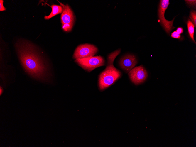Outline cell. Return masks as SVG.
<instances>
[{"label":"cell","instance_id":"obj_10","mask_svg":"<svg viewBox=\"0 0 196 147\" xmlns=\"http://www.w3.org/2000/svg\"><path fill=\"white\" fill-rule=\"evenodd\" d=\"M187 26L188 28V32L190 36L191 39L196 43L194 38V32L195 26L193 23L190 19H188L187 22Z\"/></svg>","mask_w":196,"mask_h":147},{"label":"cell","instance_id":"obj_14","mask_svg":"<svg viewBox=\"0 0 196 147\" xmlns=\"http://www.w3.org/2000/svg\"><path fill=\"white\" fill-rule=\"evenodd\" d=\"M183 29L180 27L177 28L176 31L179 34H180L183 32Z\"/></svg>","mask_w":196,"mask_h":147},{"label":"cell","instance_id":"obj_2","mask_svg":"<svg viewBox=\"0 0 196 147\" xmlns=\"http://www.w3.org/2000/svg\"><path fill=\"white\" fill-rule=\"evenodd\" d=\"M121 51V49H119L108 55L106 67L99 76V85L100 90H103L112 85L121 76V72L113 65L115 58Z\"/></svg>","mask_w":196,"mask_h":147},{"label":"cell","instance_id":"obj_13","mask_svg":"<svg viewBox=\"0 0 196 147\" xmlns=\"http://www.w3.org/2000/svg\"><path fill=\"white\" fill-rule=\"evenodd\" d=\"M4 1L3 0H0V11H5L6 9L5 8L4 6L3 3Z\"/></svg>","mask_w":196,"mask_h":147},{"label":"cell","instance_id":"obj_6","mask_svg":"<svg viewBox=\"0 0 196 147\" xmlns=\"http://www.w3.org/2000/svg\"><path fill=\"white\" fill-rule=\"evenodd\" d=\"M169 4V0H160L158 10V15L161 24L166 33L170 35V31L175 28L173 26L175 18L171 21L167 20L165 18V12Z\"/></svg>","mask_w":196,"mask_h":147},{"label":"cell","instance_id":"obj_8","mask_svg":"<svg viewBox=\"0 0 196 147\" xmlns=\"http://www.w3.org/2000/svg\"><path fill=\"white\" fill-rule=\"evenodd\" d=\"M137 63L135 56L131 54H127L121 58L119 65L120 67L126 72H129Z\"/></svg>","mask_w":196,"mask_h":147},{"label":"cell","instance_id":"obj_3","mask_svg":"<svg viewBox=\"0 0 196 147\" xmlns=\"http://www.w3.org/2000/svg\"><path fill=\"white\" fill-rule=\"evenodd\" d=\"M75 61L83 69L89 72L96 68L104 65L105 63L104 58L101 56L77 59Z\"/></svg>","mask_w":196,"mask_h":147},{"label":"cell","instance_id":"obj_1","mask_svg":"<svg viewBox=\"0 0 196 147\" xmlns=\"http://www.w3.org/2000/svg\"><path fill=\"white\" fill-rule=\"evenodd\" d=\"M15 47L25 72L35 80L47 81L50 76L49 68L39 48L30 41L23 40L17 41Z\"/></svg>","mask_w":196,"mask_h":147},{"label":"cell","instance_id":"obj_7","mask_svg":"<svg viewBox=\"0 0 196 147\" xmlns=\"http://www.w3.org/2000/svg\"><path fill=\"white\" fill-rule=\"evenodd\" d=\"M128 75L132 82L136 85L143 82L148 76L147 71L142 65L133 68L129 72Z\"/></svg>","mask_w":196,"mask_h":147},{"label":"cell","instance_id":"obj_9","mask_svg":"<svg viewBox=\"0 0 196 147\" xmlns=\"http://www.w3.org/2000/svg\"><path fill=\"white\" fill-rule=\"evenodd\" d=\"M50 7L52 11L49 15L44 16V18L45 20H49L57 14L61 13L63 11V7L61 5L53 4L50 6Z\"/></svg>","mask_w":196,"mask_h":147},{"label":"cell","instance_id":"obj_12","mask_svg":"<svg viewBox=\"0 0 196 147\" xmlns=\"http://www.w3.org/2000/svg\"><path fill=\"white\" fill-rule=\"evenodd\" d=\"M171 37L173 38L177 39H180V35L176 31H174L171 34Z\"/></svg>","mask_w":196,"mask_h":147},{"label":"cell","instance_id":"obj_4","mask_svg":"<svg viewBox=\"0 0 196 147\" xmlns=\"http://www.w3.org/2000/svg\"><path fill=\"white\" fill-rule=\"evenodd\" d=\"M63 8L60 17L62 28L65 32L70 31L72 29L75 22V16L69 6L60 2Z\"/></svg>","mask_w":196,"mask_h":147},{"label":"cell","instance_id":"obj_5","mask_svg":"<svg viewBox=\"0 0 196 147\" xmlns=\"http://www.w3.org/2000/svg\"><path fill=\"white\" fill-rule=\"evenodd\" d=\"M98 51V48L93 45L87 43L82 44L76 48L73 58L76 59L93 57Z\"/></svg>","mask_w":196,"mask_h":147},{"label":"cell","instance_id":"obj_11","mask_svg":"<svg viewBox=\"0 0 196 147\" xmlns=\"http://www.w3.org/2000/svg\"><path fill=\"white\" fill-rule=\"evenodd\" d=\"M190 18L192 21L195 27L196 26V12L195 11L192 10L190 12Z\"/></svg>","mask_w":196,"mask_h":147}]
</instances>
